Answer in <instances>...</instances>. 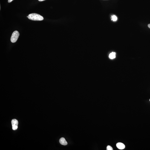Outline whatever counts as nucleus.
I'll list each match as a JSON object with an SVG mask.
<instances>
[{
  "label": "nucleus",
  "mask_w": 150,
  "mask_h": 150,
  "mask_svg": "<svg viewBox=\"0 0 150 150\" xmlns=\"http://www.w3.org/2000/svg\"><path fill=\"white\" fill-rule=\"evenodd\" d=\"M20 34L17 31H15L13 32L11 38V41L13 43H14L17 41L19 36Z\"/></svg>",
  "instance_id": "f03ea898"
},
{
  "label": "nucleus",
  "mask_w": 150,
  "mask_h": 150,
  "mask_svg": "<svg viewBox=\"0 0 150 150\" xmlns=\"http://www.w3.org/2000/svg\"><path fill=\"white\" fill-rule=\"evenodd\" d=\"M107 150H113V149L111 146L108 145L107 147Z\"/></svg>",
  "instance_id": "6e6552de"
},
{
  "label": "nucleus",
  "mask_w": 150,
  "mask_h": 150,
  "mask_svg": "<svg viewBox=\"0 0 150 150\" xmlns=\"http://www.w3.org/2000/svg\"><path fill=\"white\" fill-rule=\"evenodd\" d=\"M13 0H8V3L11 2Z\"/></svg>",
  "instance_id": "1a4fd4ad"
},
{
  "label": "nucleus",
  "mask_w": 150,
  "mask_h": 150,
  "mask_svg": "<svg viewBox=\"0 0 150 150\" xmlns=\"http://www.w3.org/2000/svg\"><path fill=\"white\" fill-rule=\"evenodd\" d=\"M39 1H42L45 0H38Z\"/></svg>",
  "instance_id": "9d476101"
},
{
  "label": "nucleus",
  "mask_w": 150,
  "mask_h": 150,
  "mask_svg": "<svg viewBox=\"0 0 150 150\" xmlns=\"http://www.w3.org/2000/svg\"><path fill=\"white\" fill-rule=\"evenodd\" d=\"M59 142L61 145H66L68 144L65 138L63 137L62 138L60 139L59 140Z\"/></svg>",
  "instance_id": "39448f33"
},
{
  "label": "nucleus",
  "mask_w": 150,
  "mask_h": 150,
  "mask_svg": "<svg viewBox=\"0 0 150 150\" xmlns=\"http://www.w3.org/2000/svg\"><path fill=\"white\" fill-rule=\"evenodd\" d=\"M109 57L111 59H114L116 57V53L113 52L111 53L109 55Z\"/></svg>",
  "instance_id": "423d86ee"
},
{
  "label": "nucleus",
  "mask_w": 150,
  "mask_h": 150,
  "mask_svg": "<svg viewBox=\"0 0 150 150\" xmlns=\"http://www.w3.org/2000/svg\"><path fill=\"white\" fill-rule=\"evenodd\" d=\"M112 20L114 21H116L117 20V18L115 15H114L111 16Z\"/></svg>",
  "instance_id": "0eeeda50"
},
{
  "label": "nucleus",
  "mask_w": 150,
  "mask_h": 150,
  "mask_svg": "<svg viewBox=\"0 0 150 150\" xmlns=\"http://www.w3.org/2000/svg\"><path fill=\"white\" fill-rule=\"evenodd\" d=\"M148 27L149 28H150V24H149L148 25Z\"/></svg>",
  "instance_id": "9b49d317"
},
{
  "label": "nucleus",
  "mask_w": 150,
  "mask_h": 150,
  "mask_svg": "<svg viewBox=\"0 0 150 150\" xmlns=\"http://www.w3.org/2000/svg\"><path fill=\"white\" fill-rule=\"evenodd\" d=\"M28 18L29 19L33 21H42L44 18L41 15L33 13L28 15Z\"/></svg>",
  "instance_id": "f257e3e1"
},
{
  "label": "nucleus",
  "mask_w": 150,
  "mask_h": 150,
  "mask_svg": "<svg viewBox=\"0 0 150 150\" xmlns=\"http://www.w3.org/2000/svg\"><path fill=\"white\" fill-rule=\"evenodd\" d=\"M116 146H117L118 148L120 150L123 149L125 148V145L123 143H120V142L117 143Z\"/></svg>",
  "instance_id": "20e7f679"
},
{
  "label": "nucleus",
  "mask_w": 150,
  "mask_h": 150,
  "mask_svg": "<svg viewBox=\"0 0 150 150\" xmlns=\"http://www.w3.org/2000/svg\"><path fill=\"white\" fill-rule=\"evenodd\" d=\"M12 129L13 130H16L18 128V121L16 119H13L12 121Z\"/></svg>",
  "instance_id": "7ed1b4c3"
},
{
  "label": "nucleus",
  "mask_w": 150,
  "mask_h": 150,
  "mask_svg": "<svg viewBox=\"0 0 150 150\" xmlns=\"http://www.w3.org/2000/svg\"></svg>",
  "instance_id": "f8f14e48"
}]
</instances>
